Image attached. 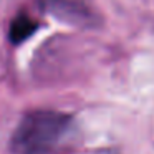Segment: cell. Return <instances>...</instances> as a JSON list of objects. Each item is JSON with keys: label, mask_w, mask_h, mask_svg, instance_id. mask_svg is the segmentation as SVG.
I'll return each mask as SVG.
<instances>
[{"label": "cell", "mask_w": 154, "mask_h": 154, "mask_svg": "<svg viewBox=\"0 0 154 154\" xmlns=\"http://www.w3.org/2000/svg\"><path fill=\"white\" fill-rule=\"evenodd\" d=\"M73 129L70 114L53 109L27 113L12 134L14 154H55L66 143Z\"/></svg>", "instance_id": "obj_1"}, {"label": "cell", "mask_w": 154, "mask_h": 154, "mask_svg": "<svg viewBox=\"0 0 154 154\" xmlns=\"http://www.w3.org/2000/svg\"><path fill=\"white\" fill-rule=\"evenodd\" d=\"M45 14L81 30H96L103 27V15L94 0H38Z\"/></svg>", "instance_id": "obj_2"}, {"label": "cell", "mask_w": 154, "mask_h": 154, "mask_svg": "<svg viewBox=\"0 0 154 154\" xmlns=\"http://www.w3.org/2000/svg\"><path fill=\"white\" fill-rule=\"evenodd\" d=\"M37 30V22L27 14L17 15L10 25V40L14 43H20L25 38H28L33 32Z\"/></svg>", "instance_id": "obj_3"}, {"label": "cell", "mask_w": 154, "mask_h": 154, "mask_svg": "<svg viewBox=\"0 0 154 154\" xmlns=\"http://www.w3.org/2000/svg\"><path fill=\"white\" fill-rule=\"evenodd\" d=\"M100 154H118V152H114V151H103V152H100Z\"/></svg>", "instance_id": "obj_4"}]
</instances>
